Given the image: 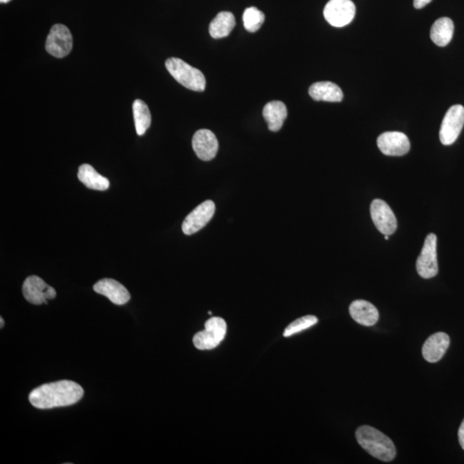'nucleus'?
Listing matches in <instances>:
<instances>
[{
  "mask_svg": "<svg viewBox=\"0 0 464 464\" xmlns=\"http://www.w3.org/2000/svg\"><path fill=\"white\" fill-rule=\"evenodd\" d=\"M454 34V24L449 17H441L433 24L431 39L439 47H445L451 42Z\"/></svg>",
  "mask_w": 464,
  "mask_h": 464,
  "instance_id": "aec40b11",
  "label": "nucleus"
},
{
  "mask_svg": "<svg viewBox=\"0 0 464 464\" xmlns=\"http://www.w3.org/2000/svg\"><path fill=\"white\" fill-rule=\"evenodd\" d=\"M23 294L28 302L40 306L41 304H48V299H54L56 290L41 278L31 275L24 282Z\"/></svg>",
  "mask_w": 464,
  "mask_h": 464,
  "instance_id": "1a4fd4ad",
  "label": "nucleus"
},
{
  "mask_svg": "<svg viewBox=\"0 0 464 464\" xmlns=\"http://www.w3.org/2000/svg\"><path fill=\"white\" fill-rule=\"evenodd\" d=\"M371 215L375 226L384 235H392L398 229L394 212L385 201L374 200L371 204Z\"/></svg>",
  "mask_w": 464,
  "mask_h": 464,
  "instance_id": "9b49d317",
  "label": "nucleus"
},
{
  "mask_svg": "<svg viewBox=\"0 0 464 464\" xmlns=\"http://www.w3.org/2000/svg\"><path fill=\"white\" fill-rule=\"evenodd\" d=\"M5 325V321H3V317H0V328H3Z\"/></svg>",
  "mask_w": 464,
  "mask_h": 464,
  "instance_id": "bb28decb",
  "label": "nucleus"
},
{
  "mask_svg": "<svg viewBox=\"0 0 464 464\" xmlns=\"http://www.w3.org/2000/svg\"><path fill=\"white\" fill-rule=\"evenodd\" d=\"M356 7L351 0H329L324 15L331 26L337 28L348 26L355 17Z\"/></svg>",
  "mask_w": 464,
  "mask_h": 464,
  "instance_id": "0eeeda50",
  "label": "nucleus"
},
{
  "mask_svg": "<svg viewBox=\"0 0 464 464\" xmlns=\"http://www.w3.org/2000/svg\"><path fill=\"white\" fill-rule=\"evenodd\" d=\"M83 396L84 389L77 382L62 380L41 385L30 392L29 400L37 409H50L75 405Z\"/></svg>",
  "mask_w": 464,
  "mask_h": 464,
  "instance_id": "f257e3e1",
  "label": "nucleus"
},
{
  "mask_svg": "<svg viewBox=\"0 0 464 464\" xmlns=\"http://www.w3.org/2000/svg\"><path fill=\"white\" fill-rule=\"evenodd\" d=\"M317 317L310 316V315H309V316L300 317L299 319L293 321L292 324H290L288 327L286 328L283 335H284L285 337H289L290 335L297 334V333L313 327V326L317 324Z\"/></svg>",
  "mask_w": 464,
  "mask_h": 464,
  "instance_id": "b1692460",
  "label": "nucleus"
},
{
  "mask_svg": "<svg viewBox=\"0 0 464 464\" xmlns=\"http://www.w3.org/2000/svg\"><path fill=\"white\" fill-rule=\"evenodd\" d=\"M309 94L315 101L331 102H342L344 97L342 89L328 81L313 84L309 89Z\"/></svg>",
  "mask_w": 464,
  "mask_h": 464,
  "instance_id": "a211bd4d",
  "label": "nucleus"
},
{
  "mask_svg": "<svg viewBox=\"0 0 464 464\" xmlns=\"http://www.w3.org/2000/svg\"><path fill=\"white\" fill-rule=\"evenodd\" d=\"M228 325L223 318L214 317L205 322V329L194 336V346L199 350H212L217 348L225 339Z\"/></svg>",
  "mask_w": 464,
  "mask_h": 464,
  "instance_id": "20e7f679",
  "label": "nucleus"
},
{
  "mask_svg": "<svg viewBox=\"0 0 464 464\" xmlns=\"http://www.w3.org/2000/svg\"><path fill=\"white\" fill-rule=\"evenodd\" d=\"M464 126V108L453 105L448 109L443 120L439 138L444 145H451L458 140Z\"/></svg>",
  "mask_w": 464,
  "mask_h": 464,
  "instance_id": "423d86ee",
  "label": "nucleus"
},
{
  "mask_svg": "<svg viewBox=\"0 0 464 464\" xmlns=\"http://www.w3.org/2000/svg\"><path fill=\"white\" fill-rule=\"evenodd\" d=\"M349 313L354 321L367 327L376 324L379 319L377 308L366 300L353 301L349 307Z\"/></svg>",
  "mask_w": 464,
  "mask_h": 464,
  "instance_id": "dca6fc26",
  "label": "nucleus"
},
{
  "mask_svg": "<svg viewBox=\"0 0 464 464\" xmlns=\"http://www.w3.org/2000/svg\"><path fill=\"white\" fill-rule=\"evenodd\" d=\"M379 150L386 156L400 157L410 150V141L406 134L400 132H386L378 138Z\"/></svg>",
  "mask_w": 464,
  "mask_h": 464,
  "instance_id": "f8f14e48",
  "label": "nucleus"
},
{
  "mask_svg": "<svg viewBox=\"0 0 464 464\" xmlns=\"http://www.w3.org/2000/svg\"><path fill=\"white\" fill-rule=\"evenodd\" d=\"M418 274L423 279L435 277L438 272L437 236L430 233L425 239L424 246L416 262Z\"/></svg>",
  "mask_w": 464,
  "mask_h": 464,
  "instance_id": "39448f33",
  "label": "nucleus"
},
{
  "mask_svg": "<svg viewBox=\"0 0 464 464\" xmlns=\"http://www.w3.org/2000/svg\"><path fill=\"white\" fill-rule=\"evenodd\" d=\"M214 212L215 204L214 201H205V203L198 205L184 219L182 226L183 233L186 235H193V234L201 231L214 217Z\"/></svg>",
  "mask_w": 464,
  "mask_h": 464,
  "instance_id": "9d476101",
  "label": "nucleus"
},
{
  "mask_svg": "<svg viewBox=\"0 0 464 464\" xmlns=\"http://www.w3.org/2000/svg\"><path fill=\"white\" fill-rule=\"evenodd\" d=\"M243 26L245 29L254 33L260 29L265 21L264 13L257 7H250L244 10L243 15Z\"/></svg>",
  "mask_w": 464,
  "mask_h": 464,
  "instance_id": "5701e85b",
  "label": "nucleus"
},
{
  "mask_svg": "<svg viewBox=\"0 0 464 464\" xmlns=\"http://www.w3.org/2000/svg\"><path fill=\"white\" fill-rule=\"evenodd\" d=\"M356 438L364 451L375 458L391 462L396 458V449L391 438L370 426H362L356 431Z\"/></svg>",
  "mask_w": 464,
  "mask_h": 464,
  "instance_id": "f03ea898",
  "label": "nucleus"
},
{
  "mask_svg": "<svg viewBox=\"0 0 464 464\" xmlns=\"http://www.w3.org/2000/svg\"><path fill=\"white\" fill-rule=\"evenodd\" d=\"M73 35L71 32L63 24H55L52 27L47 41H46V49L48 54L54 57L62 59L70 54L73 49Z\"/></svg>",
  "mask_w": 464,
  "mask_h": 464,
  "instance_id": "6e6552de",
  "label": "nucleus"
},
{
  "mask_svg": "<svg viewBox=\"0 0 464 464\" xmlns=\"http://www.w3.org/2000/svg\"><path fill=\"white\" fill-rule=\"evenodd\" d=\"M93 289L95 293L107 297L113 304L117 306H122L129 302L131 299L129 290L115 279H101L95 283Z\"/></svg>",
  "mask_w": 464,
  "mask_h": 464,
  "instance_id": "4468645a",
  "label": "nucleus"
},
{
  "mask_svg": "<svg viewBox=\"0 0 464 464\" xmlns=\"http://www.w3.org/2000/svg\"><path fill=\"white\" fill-rule=\"evenodd\" d=\"M236 26L235 17L232 12H222L216 16L209 26V33L214 39L228 37Z\"/></svg>",
  "mask_w": 464,
  "mask_h": 464,
  "instance_id": "412c9836",
  "label": "nucleus"
},
{
  "mask_svg": "<svg viewBox=\"0 0 464 464\" xmlns=\"http://www.w3.org/2000/svg\"><path fill=\"white\" fill-rule=\"evenodd\" d=\"M458 438H459V444L460 445H461V447L464 449V420L461 424V426H460L459 427Z\"/></svg>",
  "mask_w": 464,
  "mask_h": 464,
  "instance_id": "a878e982",
  "label": "nucleus"
},
{
  "mask_svg": "<svg viewBox=\"0 0 464 464\" xmlns=\"http://www.w3.org/2000/svg\"><path fill=\"white\" fill-rule=\"evenodd\" d=\"M262 114L268 122L269 130L278 132L288 117V109L283 102L272 101L265 105Z\"/></svg>",
  "mask_w": 464,
  "mask_h": 464,
  "instance_id": "f3484780",
  "label": "nucleus"
},
{
  "mask_svg": "<svg viewBox=\"0 0 464 464\" xmlns=\"http://www.w3.org/2000/svg\"><path fill=\"white\" fill-rule=\"evenodd\" d=\"M165 66L171 75L183 86L194 91H205V79L200 70L178 58L168 59Z\"/></svg>",
  "mask_w": 464,
  "mask_h": 464,
  "instance_id": "7ed1b4c3",
  "label": "nucleus"
},
{
  "mask_svg": "<svg viewBox=\"0 0 464 464\" xmlns=\"http://www.w3.org/2000/svg\"><path fill=\"white\" fill-rule=\"evenodd\" d=\"M208 314H209V315H212V311H208Z\"/></svg>",
  "mask_w": 464,
  "mask_h": 464,
  "instance_id": "c85d7f7f",
  "label": "nucleus"
},
{
  "mask_svg": "<svg viewBox=\"0 0 464 464\" xmlns=\"http://www.w3.org/2000/svg\"><path fill=\"white\" fill-rule=\"evenodd\" d=\"M431 0H414V6L416 9H421L428 5Z\"/></svg>",
  "mask_w": 464,
  "mask_h": 464,
  "instance_id": "393cba45",
  "label": "nucleus"
},
{
  "mask_svg": "<svg viewBox=\"0 0 464 464\" xmlns=\"http://www.w3.org/2000/svg\"><path fill=\"white\" fill-rule=\"evenodd\" d=\"M77 178L88 189L104 191L109 189V180L101 176L91 165L84 164L80 166Z\"/></svg>",
  "mask_w": 464,
  "mask_h": 464,
  "instance_id": "6ab92c4d",
  "label": "nucleus"
},
{
  "mask_svg": "<svg viewBox=\"0 0 464 464\" xmlns=\"http://www.w3.org/2000/svg\"><path fill=\"white\" fill-rule=\"evenodd\" d=\"M192 145L197 157L203 161H211L218 154L217 138L208 129L197 131L193 137Z\"/></svg>",
  "mask_w": 464,
  "mask_h": 464,
  "instance_id": "ddd939ff",
  "label": "nucleus"
},
{
  "mask_svg": "<svg viewBox=\"0 0 464 464\" xmlns=\"http://www.w3.org/2000/svg\"><path fill=\"white\" fill-rule=\"evenodd\" d=\"M9 1H10V0H0V2L3 3H8Z\"/></svg>",
  "mask_w": 464,
  "mask_h": 464,
  "instance_id": "cd10ccee",
  "label": "nucleus"
},
{
  "mask_svg": "<svg viewBox=\"0 0 464 464\" xmlns=\"http://www.w3.org/2000/svg\"><path fill=\"white\" fill-rule=\"evenodd\" d=\"M449 346V337L444 332L436 333L424 343L423 354L424 359L430 363H436L445 355Z\"/></svg>",
  "mask_w": 464,
  "mask_h": 464,
  "instance_id": "2eb2a0df",
  "label": "nucleus"
},
{
  "mask_svg": "<svg viewBox=\"0 0 464 464\" xmlns=\"http://www.w3.org/2000/svg\"><path fill=\"white\" fill-rule=\"evenodd\" d=\"M133 118L138 136H142L151 123L150 109L142 100L137 99L133 104Z\"/></svg>",
  "mask_w": 464,
  "mask_h": 464,
  "instance_id": "4be33fe9",
  "label": "nucleus"
}]
</instances>
